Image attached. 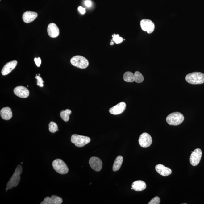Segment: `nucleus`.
Instances as JSON below:
<instances>
[{
	"mask_svg": "<svg viewBox=\"0 0 204 204\" xmlns=\"http://www.w3.org/2000/svg\"><path fill=\"white\" fill-rule=\"evenodd\" d=\"M135 81L137 83H141L144 81V78L140 72L139 71L135 72L134 74Z\"/></svg>",
	"mask_w": 204,
	"mask_h": 204,
	"instance_id": "23",
	"label": "nucleus"
},
{
	"mask_svg": "<svg viewBox=\"0 0 204 204\" xmlns=\"http://www.w3.org/2000/svg\"><path fill=\"white\" fill-rule=\"evenodd\" d=\"M78 10L82 14H85L86 12L85 8L82 7V6H79L78 8Z\"/></svg>",
	"mask_w": 204,
	"mask_h": 204,
	"instance_id": "29",
	"label": "nucleus"
},
{
	"mask_svg": "<svg viewBox=\"0 0 204 204\" xmlns=\"http://www.w3.org/2000/svg\"><path fill=\"white\" fill-rule=\"evenodd\" d=\"M186 81L192 84H200L204 82V74L194 72L188 74L186 77Z\"/></svg>",
	"mask_w": 204,
	"mask_h": 204,
	"instance_id": "2",
	"label": "nucleus"
},
{
	"mask_svg": "<svg viewBox=\"0 0 204 204\" xmlns=\"http://www.w3.org/2000/svg\"><path fill=\"white\" fill-rule=\"evenodd\" d=\"M0 115L1 118L4 120H10L13 116L11 108L8 107L3 108L0 112Z\"/></svg>",
	"mask_w": 204,
	"mask_h": 204,
	"instance_id": "18",
	"label": "nucleus"
},
{
	"mask_svg": "<svg viewBox=\"0 0 204 204\" xmlns=\"http://www.w3.org/2000/svg\"><path fill=\"white\" fill-rule=\"evenodd\" d=\"M35 62L36 63L37 67H40L41 64V59L40 58H36L34 59Z\"/></svg>",
	"mask_w": 204,
	"mask_h": 204,
	"instance_id": "28",
	"label": "nucleus"
},
{
	"mask_svg": "<svg viewBox=\"0 0 204 204\" xmlns=\"http://www.w3.org/2000/svg\"><path fill=\"white\" fill-rule=\"evenodd\" d=\"M141 29L148 34L152 33L155 29V25L151 20L143 19L140 22Z\"/></svg>",
	"mask_w": 204,
	"mask_h": 204,
	"instance_id": "7",
	"label": "nucleus"
},
{
	"mask_svg": "<svg viewBox=\"0 0 204 204\" xmlns=\"http://www.w3.org/2000/svg\"><path fill=\"white\" fill-rule=\"evenodd\" d=\"M63 202L62 199L60 197L52 195L51 197H45L41 204H61Z\"/></svg>",
	"mask_w": 204,
	"mask_h": 204,
	"instance_id": "15",
	"label": "nucleus"
},
{
	"mask_svg": "<svg viewBox=\"0 0 204 204\" xmlns=\"http://www.w3.org/2000/svg\"><path fill=\"white\" fill-rule=\"evenodd\" d=\"M92 2L90 0H86L85 2V4L88 7H90L92 6Z\"/></svg>",
	"mask_w": 204,
	"mask_h": 204,
	"instance_id": "30",
	"label": "nucleus"
},
{
	"mask_svg": "<svg viewBox=\"0 0 204 204\" xmlns=\"http://www.w3.org/2000/svg\"><path fill=\"white\" fill-rule=\"evenodd\" d=\"M49 130L52 133L56 132L58 131V125L55 122L51 121L49 124Z\"/></svg>",
	"mask_w": 204,
	"mask_h": 204,
	"instance_id": "24",
	"label": "nucleus"
},
{
	"mask_svg": "<svg viewBox=\"0 0 204 204\" xmlns=\"http://www.w3.org/2000/svg\"><path fill=\"white\" fill-rule=\"evenodd\" d=\"M156 170L160 175L163 176H167L171 175L172 170L169 168L166 167L162 164H159L156 166Z\"/></svg>",
	"mask_w": 204,
	"mask_h": 204,
	"instance_id": "17",
	"label": "nucleus"
},
{
	"mask_svg": "<svg viewBox=\"0 0 204 204\" xmlns=\"http://www.w3.org/2000/svg\"><path fill=\"white\" fill-rule=\"evenodd\" d=\"M123 79L126 82H134L135 81L134 74L131 72H126L124 74Z\"/></svg>",
	"mask_w": 204,
	"mask_h": 204,
	"instance_id": "22",
	"label": "nucleus"
},
{
	"mask_svg": "<svg viewBox=\"0 0 204 204\" xmlns=\"http://www.w3.org/2000/svg\"><path fill=\"white\" fill-rule=\"evenodd\" d=\"M112 40L117 44H120L123 41V38L122 37L119 36V35L115 34H113L112 36Z\"/></svg>",
	"mask_w": 204,
	"mask_h": 204,
	"instance_id": "25",
	"label": "nucleus"
},
{
	"mask_svg": "<svg viewBox=\"0 0 204 204\" xmlns=\"http://www.w3.org/2000/svg\"><path fill=\"white\" fill-rule=\"evenodd\" d=\"M139 143L143 148L149 147L152 142V138L149 134L143 133L141 135L139 140Z\"/></svg>",
	"mask_w": 204,
	"mask_h": 204,
	"instance_id": "8",
	"label": "nucleus"
},
{
	"mask_svg": "<svg viewBox=\"0 0 204 204\" xmlns=\"http://www.w3.org/2000/svg\"><path fill=\"white\" fill-rule=\"evenodd\" d=\"M184 117L182 114L175 112L170 114L166 118V121L170 125L177 126L182 123Z\"/></svg>",
	"mask_w": 204,
	"mask_h": 204,
	"instance_id": "3",
	"label": "nucleus"
},
{
	"mask_svg": "<svg viewBox=\"0 0 204 204\" xmlns=\"http://www.w3.org/2000/svg\"></svg>",
	"mask_w": 204,
	"mask_h": 204,
	"instance_id": "32",
	"label": "nucleus"
},
{
	"mask_svg": "<svg viewBox=\"0 0 204 204\" xmlns=\"http://www.w3.org/2000/svg\"><path fill=\"white\" fill-rule=\"evenodd\" d=\"M23 172V168L21 165H18L15 171L14 174L12 176L7 183L6 188L9 189H11L13 187L18 186L21 179V175Z\"/></svg>",
	"mask_w": 204,
	"mask_h": 204,
	"instance_id": "1",
	"label": "nucleus"
},
{
	"mask_svg": "<svg viewBox=\"0 0 204 204\" xmlns=\"http://www.w3.org/2000/svg\"><path fill=\"white\" fill-rule=\"evenodd\" d=\"M202 155L201 150L198 148L195 149L192 153L190 157V162L192 166H196L199 163Z\"/></svg>",
	"mask_w": 204,
	"mask_h": 204,
	"instance_id": "9",
	"label": "nucleus"
},
{
	"mask_svg": "<svg viewBox=\"0 0 204 204\" xmlns=\"http://www.w3.org/2000/svg\"><path fill=\"white\" fill-rule=\"evenodd\" d=\"M71 113L72 111L70 109H67L60 112V117L65 122H67L69 119V116Z\"/></svg>",
	"mask_w": 204,
	"mask_h": 204,
	"instance_id": "21",
	"label": "nucleus"
},
{
	"mask_svg": "<svg viewBox=\"0 0 204 204\" xmlns=\"http://www.w3.org/2000/svg\"><path fill=\"white\" fill-rule=\"evenodd\" d=\"M160 203V199L159 197H155L151 200L148 204H159Z\"/></svg>",
	"mask_w": 204,
	"mask_h": 204,
	"instance_id": "27",
	"label": "nucleus"
},
{
	"mask_svg": "<svg viewBox=\"0 0 204 204\" xmlns=\"http://www.w3.org/2000/svg\"><path fill=\"white\" fill-rule=\"evenodd\" d=\"M70 62L74 66L81 69L86 68L89 65V62L87 59L80 55L72 57L71 59Z\"/></svg>",
	"mask_w": 204,
	"mask_h": 204,
	"instance_id": "4",
	"label": "nucleus"
},
{
	"mask_svg": "<svg viewBox=\"0 0 204 204\" xmlns=\"http://www.w3.org/2000/svg\"><path fill=\"white\" fill-rule=\"evenodd\" d=\"M48 33L49 36L51 38H56L60 35V30L56 24L51 23L48 26Z\"/></svg>",
	"mask_w": 204,
	"mask_h": 204,
	"instance_id": "14",
	"label": "nucleus"
},
{
	"mask_svg": "<svg viewBox=\"0 0 204 204\" xmlns=\"http://www.w3.org/2000/svg\"><path fill=\"white\" fill-rule=\"evenodd\" d=\"M126 104L124 102H121L109 109V112L114 115L121 114L126 108Z\"/></svg>",
	"mask_w": 204,
	"mask_h": 204,
	"instance_id": "12",
	"label": "nucleus"
},
{
	"mask_svg": "<svg viewBox=\"0 0 204 204\" xmlns=\"http://www.w3.org/2000/svg\"><path fill=\"white\" fill-rule=\"evenodd\" d=\"M13 91L15 95L21 98H26L30 94L29 90L26 87L22 86L15 87Z\"/></svg>",
	"mask_w": 204,
	"mask_h": 204,
	"instance_id": "11",
	"label": "nucleus"
},
{
	"mask_svg": "<svg viewBox=\"0 0 204 204\" xmlns=\"http://www.w3.org/2000/svg\"><path fill=\"white\" fill-rule=\"evenodd\" d=\"M38 15L37 13L33 11H26L23 15V21L26 23H29L36 19Z\"/></svg>",
	"mask_w": 204,
	"mask_h": 204,
	"instance_id": "16",
	"label": "nucleus"
},
{
	"mask_svg": "<svg viewBox=\"0 0 204 204\" xmlns=\"http://www.w3.org/2000/svg\"><path fill=\"white\" fill-rule=\"evenodd\" d=\"M91 139L87 136L80 135L77 134L72 135L71 138L72 143L75 144L77 147H82L90 142Z\"/></svg>",
	"mask_w": 204,
	"mask_h": 204,
	"instance_id": "5",
	"label": "nucleus"
},
{
	"mask_svg": "<svg viewBox=\"0 0 204 204\" xmlns=\"http://www.w3.org/2000/svg\"><path fill=\"white\" fill-rule=\"evenodd\" d=\"M89 164L93 169L97 172L100 171L102 168V160L97 157H92L89 160Z\"/></svg>",
	"mask_w": 204,
	"mask_h": 204,
	"instance_id": "10",
	"label": "nucleus"
},
{
	"mask_svg": "<svg viewBox=\"0 0 204 204\" xmlns=\"http://www.w3.org/2000/svg\"><path fill=\"white\" fill-rule=\"evenodd\" d=\"M131 187L135 191H141L145 189L146 185L144 181L141 180H137L133 182Z\"/></svg>",
	"mask_w": 204,
	"mask_h": 204,
	"instance_id": "19",
	"label": "nucleus"
},
{
	"mask_svg": "<svg viewBox=\"0 0 204 204\" xmlns=\"http://www.w3.org/2000/svg\"><path fill=\"white\" fill-rule=\"evenodd\" d=\"M37 79V85L39 86L40 87H43L44 86L43 83L44 81L41 78V77H40L39 75H36V76L35 77Z\"/></svg>",
	"mask_w": 204,
	"mask_h": 204,
	"instance_id": "26",
	"label": "nucleus"
},
{
	"mask_svg": "<svg viewBox=\"0 0 204 204\" xmlns=\"http://www.w3.org/2000/svg\"><path fill=\"white\" fill-rule=\"evenodd\" d=\"M18 64V62L16 60H13L8 62L3 67L1 73L3 75L5 76L8 75L14 69Z\"/></svg>",
	"mask_w": 204,
	"mask_h": 204,
	"instance_id": "13",
	"label": "nucleus"
},
{
	"mask_svg": "<svg viewBox=\"0 0 204 204\" xmlns=\"http://www.w3.org/2000/svg\"><path fill=\"white\" fill-rule=\"evenodd\" d=\"M52 166L55 171L60 174L65 175L68 173V167L61 159L55 160L52 163Z\"/></svg>",
	"mask_w": 204,
	"mask_h": 204,
	"instance_id": "6",
	"label": "nucleus"
},
{
	"mask_svg": "<svg viewBox=\"0 0 204 204\" xmlns=\"http://www.w3.org/2000/svg\"><path fill=\"white\" fill-rule=\"evenodd\" d=\"M110 45H114V42L112 40V41H111L110 43Z\"/></svg>",
	"mask_w": 204,
	"mask_h": 204,
	"instance_id": "31",
	"label": "nucleus"
},
{
	"mask_svg": "<svg viewBox=\"0 0 204 204\" xmlns=\"http://www.w3.org/2000/svg\"><path fill=\"white\" fill-rule=\"evenodd\" d=\"M123 161V158L121 156H119L116 158L113 164V170L114 172L118 171L120 169Z\"/></svg>",
	"mask_w": 204,
	"mask_h": 204,
	"instance_id": "20",
	"label": "nucleus"
}]
</instances>
